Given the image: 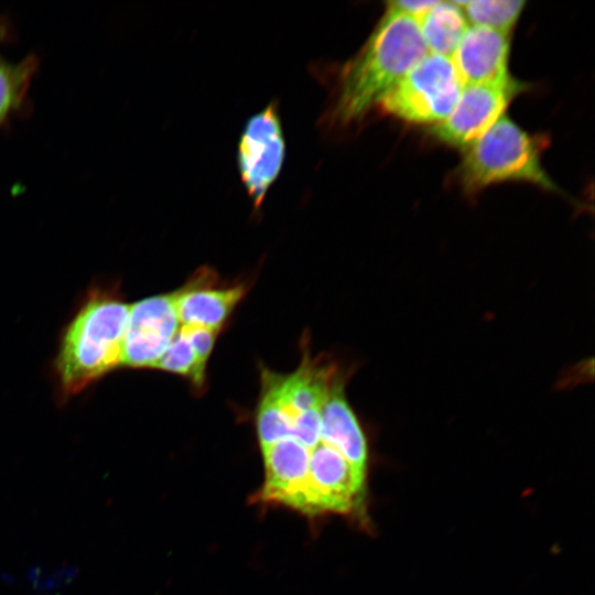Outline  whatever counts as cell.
<instances>
[{
  "instance_id": "obj_1",
  "label": "cell",
  "mask_w": 595,
  "mask_h": 595,
  "mask_svg": "<svg viewBox=\"0 0 595 595\" xmlns=\"http://www.w3.org/2000/svg\"><path fill=\"white\" fill-rule=\"evenodd\" d=\"M428 54L418 21L387 9L360 51L340 68L325 122L340 128L364 119Z\"/></svg>"
},
{
  "instance_id": "obj_2",
  "label": "cell",
  "mask_w": 595,
  "mask_h": 595,
  "mask_svg": "<svg viewBox=\"0 0 595 595\" xmlns=\"http://www.w3.org/2000/svg\"><path fill=\"white\" fill-rule=\"evenodd\" d=\"M127 303L110 293L94 292L63 337L57 371L63 389L76 393L121 366Z\"/></svg>"
},
{
  "instance_id": "obj_3",
  "label": "cell",
  "mask_w": 595,
  "mask_h": 595,
  "mask_svg": "<svg viewBox=\"0 0 595 595\" xmlns=\"http://www.w3.org/2000/svg\"><path fill=\"white\" fill-rule=\"evenodd\" d=\"M541 140L502 116L466 148L459 167L462 184L474 193L505 181H522L558 191L541 164Z\"/></svg>"
},
{
  "instance_id": "obj_4",
  "label": "cell",
  "mask_w": 595,
  "mask_h": 595,
  "mask_svg": "<svg viewBox=\"0 0 595 595\" xmlns=\"http://www.w3.org/2000/svg\"><path fill=\"white\" fill-rule=\"evenodd\" d=\"M463 84L451 58L429 53L381 99L382 111L411 123L443 121Z\"/></svg>"
},
{
  "instance_id": "obj_5",
  "label": "cell",
  "mask_w": 595,
  "mask_h": 595,
  "mask_svg": "<svg viewBox=\"0 0 595 595\" xmlns=\"http://www.w3.org/2000/svg\"><path fill=\"white\" fill-rule=\"evenodd\" d=\"M365 489L366 470L321 441L310 450L309 476L296 511L309 516L357 513L364 505Z\"/></svg>"
},
{
  "instance_id": "obj_6",
  "label": "cell",
  "mask_w": 595,
  "mask_h": 595,
  "mask_svg": "<svg viewBox=\"0 0 595 595\" xmlns=\"http://www.w3.org/2000/svg\"><path fill=\"white\" fill-rule=\"evenodd\" d=\"M285 138L275 101L249 117L237 147V166L255 209L261 207L285 160Z\"/></svg>"
},
{
  "instance_id": "obj_7",
  "label": "cell",
  "mask_w": 595,
  "mask_h": 595,
  "mask_svg": "<svg viewBox=\"0 0 595 595\" xmlns=\"http://www.w3.org/2000/svg\"><path fill=\"white\" fill-rule=\"evenodd\" d=\"M524 85L512 77L504 83L465 85L450 115L433 128L434 136L451 145L467 148L502 116Z\"/></svg>"
},
{
  "instance_id": "obj_8",
  "label": "cell",
  "mask_w": 595,
  "mask_h": 595,
  "mask_svg": "<svg viewBox=\"0 0 595 595\" xmlns=\"http://www.w3.org/2000/svg\"><path fill=\"white\" fill-rule=\"evenodd\" d=\"M175 291L136 302L122 339L121 365L153 368L180 329Z\"/></svg>"
},
{
  "instance_id": "obj_9",
  "label": "cell",
  "mask_w": 595,
  "mask_h": 595,
  "mask_svg": "<svg viewBox=\"0 0 595 595\" xmlns=\"http://www.w3.org/2000/svg\"><path fill=\"white\" fill-rule=\"evenodd\" d=\"M217 274L202 268L178 290L175 305L181 325H195L219 332L246 295L244 283L218 288Z\"/></svg>"
},
{
  "instance_id": "obj_10",
  "label": "cell",
  "mask_w": 595,
  "mask_h": 595,
  "mask_svg": "<svg viewBox=\"0 0 595 595\" xmlns=\"http://www.w3.org/2000/svg\"><path fill=\"white\" fill-rule=\"evenodd\" d=\"M509 47L506 33L478 25L467 28L451 57L463 86L509 80Z\"/></svg>"
},
{
  "instance_id": "obj_11",
  "label": "cell",
  "mask_w": 595,
  "mask_h": 595,
  "mask_svg": "<svg viewBox=\"0 0 595 595\" xmlns=\"http://www.w3.org/2000/svg\"><path fill=\"white\" fill-rule=\"evenodd\" d=\"M261 453L264 482L256 495L257 500L296 510L309 476L310 450L293 437H286Z\"/></svg>"
},
{
  "instance_id": "obj_12",
  "label": "cell",
  "mask_w": 595,
  "mask_h": 595,
  "mask_svg": "<svg viewBox=\"0 0 595 595\" xmlns=\"http://www.w3.org/2000/svg\"><path fill=\"white\" fill-rule=\"evenodd\" d=\"M346 377L336 371L321 410V441L353 465L365 469L368 446L364 430L345 394Z\"/></svg>"
},
{
  "instance_id": "obj_13",
  "label": "cell",
  "mask_w": 595,
  "mask_h": 595,
  "mask_svg": "<svg viewBox=\"0 0 595 595\" xmlns=\"http://www.w3.org/2000/svg\"><path fill=\"white\" fill-rule=\"evenodd\" d=\"M260 398L256 411V429L261 452L290 437L291 415L284 394V375L261 370Z\"/></svg>"
},
{
  "instance_id": "obj_14",
  "label": "cell",
  "mask_w": 595,
  "mask_h": 595,
  "mask_svg": "<svg viewBox=\"0 0 595 595\" xmlns=\"http://www.w3.org/2000/svg\"><path fill=\"white\" fill-rule=\"evenodd\" d=\"M416 21L428 52L447 58L467 29L465 13L454 1H436Z\"/></svg>"
},
{
  "instance_id": "obj_15",
  "label": "cell",
  "mask_w": 595,
  "mask_h": 595,
  "mask_svg": "<svg viewBox=\"0 0 595 595\" xmlns=\"http://www.w3.org/2000/svg\"><path fill=\"white\" fill-rule=\"evenodd\" d=\"M474 25L508 34L519 19L524 2L521 0L454 1Z\"/></svg>"
},
{
  "instance_id": "obj_16",
  "label": "cell",
  "mask_w": 595,
  "mask_h": 595,
  "mask_svg": "<svg viewBox=\"0 0 595 595\" xmlns=\"http://www.w3.org/2000/svg\"><path fill=\"white\" fill-rule=\"evenodd\" d=\"M153 368L183 376L190 379L196 389H202L205 385L206 367L198 361L180 331Z\"/></svg>"
},
{
  "instance_id": "obj_17",
  "label": "cell",
  "mask_w": 595,
  "mask_h": 595,
  "mask_svg": "<svg viewBox=\"0 0 595 595\" xmlns=\"http://www.w3.org/2000/svg\"><path fill=\"white\" fill-rule=\"evenodd\" d=\"M32 71V61L17 65L0 61V123L20 102Z\"/></svg>"
},
{
  "instance_id": "obj_18",
  "label": "cell",
  "mask_w": 595,
  "mask_h": 595,
  "mask_svg": "<svg viewBox=\"0 0 595 595\" xmlns=\"http://www.w3.org/2000/svg\"><path fill=\"white\" fill-rule=\"evenodd\" d=\"M178 331L191 345L198 361L207 367L219 332L195 325H181Z\"/></svg>"
},
{
  "instance_id": "obj_19",
  "label": "cell",
  "mask_w": 595,
  "mask_h": 595,
  "mask_svg": "<svg viewBox=\"0 0 595 595\" xmlns=\"http://www.w3.org/2000/svg\"><path fill=\"white\" fill-rule=\"evenodd\" d=\"M435 3L436 1L430 0H398L388 2L387 9L410 15L416 20Z\"/></svg>"
},
{
  "instance_id": "obj_20",
  "label": "cell",
  "mask_w": 595,
  "mask_h": 595,
  "mask_svg": "<svg viewBox=\"0 0 595 595\" xmlns=\"http://www.w3.org/2000/svg\"><path fill=\"white\" fill-rule=\"evenodd\" d=\"M3 35V25L0 23V37Z\"/></svg>"
}]
</instances>
